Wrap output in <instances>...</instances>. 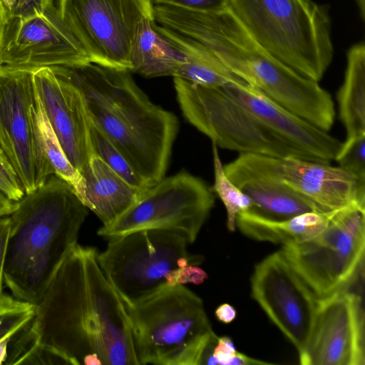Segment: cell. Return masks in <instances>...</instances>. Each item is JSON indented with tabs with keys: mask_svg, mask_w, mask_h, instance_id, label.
<instances>
[{
	"mask_svg": "<svg viewBox=\"0 0 365 365\" xmlns=\"http://www.w3.org/2000/svg\"><path fill=\"white\" fill-rule=\"evenodd\" d=\"M98 256L96 247L71 249L36 304L34 330L70 364L139 365L125 306Z\"/></svg>",
	"mask_w": 365,
	"mask_h": 365,
	"instance_id": "obj_1",
	"label": "cell"
},
{
	"mask_svg": "<svg viewBox=\"0 0 365 365\" xmlns=\"http://www.w3.org/2000/svg\"><path fill=\"white\" fill-rule=\"evenodd\" d=\"M49 68L79 90L90 119L147 186L165 177L178 120L150 101L130 71L91 62Z\"/></svg>",
	"mask_w": 365,
	"mask_h": 365,
	"instance_id": "obj_2",
	"label": "cell"
},
{
	"mask_svg": "<svg viewBox=\"0 0 365 365\" xmlns=\"http://www.w3.org/2000/svg\"><path fill=\"white\" fill-rule=\"evenodd\" d=\"M16 202L9 215L4 282L14 298L36 305L77 244L88 209L56 174Z\"/></svg>",
	"mask_w": 365,
	"mask_h": 365,
	"instance_id": "obj_3",
	"label": "cell"
},
{
	"mask_svg": "<svg viewBox=\"0 0 365 365\" xmlns=\"http://www.w3.org/2000/svg\"><path fill=\"white\" fill-rule=\"evenodd\" d=\"M154 20L205 46L229 70L264 96L307 119L321 107L324 90L275 58L228 8L200 12L154 5Z\"/></svg>",
	"mask_w": 365,
	"mask_h": 365,
	"instance_id": "obj_4",
	"label": "cell"
},
{
	"mask_svg": "<svg viewBox=\"0 0 365 365\" xmlns=\"http://www.w3.org/2000/svg\"><path fill=\"white\" fill-rule=\"evenodd\" d=\"M227 8L275 58L316 81L334 54L329 7L312 0H227Z\"/></svg>",
	"mask_w": 365,
	"mask_h": 365,
	"instance_id": "obj_5",
	"label": "cell"
},
{
	"mask_svg": "<svg viewBox=\"0 0 365 365\" xmlns=\"http://www.w3.org/2000/svg\"><path fill=\"white\" fill-rule=\"evenodd\" d=\"M125 308L139 365L201 364L215 333L202 299L187 287L176 285Z\"/></svg>",
	"mask_w": 365,
	"mask_h": 365,
	"instance_id": "obj_6",
	"label": "cell"
},
{
	"mask_svg": "<svg viewBox=\"0 0 365 365\" xmlns=\"http://www.w3.org/2000/svg\"><path fill=\"white\" fill-rule=\"evenodd\" d=\"M181 233L142 230L109 239L98 253L100 266L125 306L135 305L168 288L185 285L184 273L202 257L191 255Z\"/></svg>",
	"mask_w": 365,
	"mask_h": 365,
	"instance_id": "obj_7",
	"label": "cell"
},
{
	"mask_svg": "<svg viewBox=\"0 0 365 365\" xmlns=\"http://www.w3.org/2000/svg\"><path fill=\"white\" fill-rule=\"evenodd\" d=\"M364 249L365 206L355 202L333 210L315 236L280 251L320 298L347 289L363 264Z\"/></svg>",
	"mask_w": 365,
	"mask_h": 365,
	"instance_id": "obj_8",
	"label": "cell"
},
{
	"mask_svg": "<svg viewBox=\"0 0 365 365\" xmlns=\"http://www.w3.org/2000/svg\"><path fill=\"white\" fill-rule=\"evenodd\" d=\"M187 120L217 147L239 152L307 160L297 149L267 129L222 87H209L174 77Z\"/></svg>",
	"mask_w": 365,
	"mask_h": 365,
	"instance_id": "obj_9",
	"label": "cell"
},
{
	"mask_svg": "<svg viewBox=\"0 0 365 365\" xmlns=\"http://www.w3.org/2000/svg\"><path fill=\"white\" fill-rule=\"evenodd\" d=\"M215 203L200 178L182 171L146 188L124 214L97 232L110 239L142 230L175 231L194 242Z\"/></svg>",
	"mask_w": 365,
	"mask_h": 365,
	"instance_id": "obj_10",
	"label": "cell"
},
{
	"mask_svg": "<svg viewBox=\"0 0 365 365\" xmlns=\"http://www.w3.org/2000/svg\"><path fill=\"white\" fill-rule=\"evenodd\" d=\"M63 24L90 62L130 71L138 24L154 19L149 0H56Z\"/></svg>",
	"mask_w": 365,
	"mask_h": 365,
	"instance_id": "obj_11",
	"label": "cell"
},
{
	"mask_svg": "<svg viewBox=\"0 0 365 365\" xmlns=\"http://www.w3.org/2000/svg\"><path fill=\"white\" fill-rule=\"evenodd\" d=\"M88 62L54 0H25L9 10L0 40V65L35 72L43 67Z\"/></svg>",
	"mask_w": 365,
	"mask_h": 365,
	"instance_id": "obj_12",
	"label": "cell"
},
{
	"mask_svg": "<svg viewBox=\"0 0 365 365\" xmlns=\"http://www.w3.org/2000/svg\"><path fill=\"white\" fill-rule=\"evenodd\" d=\"M33 74L34 71L0 65V147L25 194L54 174L38 125Z\"/></svg>",
	"mask_w": 365,
	"mask_h": 365,
	"instance_id": "obj_13",
	"label": "cell"
},
{
	"mask_svg": "<svg viewBox=\"0 0 365 365\" xmlns=\"http://www.w3.org/2000/svg\"><path fill=\"white\" fill-rule=\"evenodd\" d=\"M251 290L252 297L299 355L309 339L319 297L280 250L257 264Z\"/></svg>",
	"mask_w": 365,
	"mask_h": 365,
	"instance_id": "obj_14",
	"label": "cell"
},
{
	"mask_svg": "<svg viewBox=\"0 0 365 365\" xmlns=\"http://www.w3.org/2000/svg\"><path fill=\"white\" fill-rule=\"evenodd\" d=\"M302 365H364V317L359 295L346 289L318 299Z\"/></svg>",
	"mask_w": 365,
	"mask_h": 365,
	"instance_id": "obj_15",
	"label": "cell"
},
{
	"mask_svg": "<svg viewBox=\"0 0 365 365\" xmlns=\"http://www.w3.org/2000/svg\"><path fill=\"white\" fill-rule=\"evenodd\" d=\"M257 169L282 183L322 212L352 202L365 205L354 178L339 167L295 157H274L242 153Z\"/></svg>",
	"mask_w": 365,
	"mask_h": 365,
	"instance_id": "obj_16",
	"label": "cell"
},
{
	"mask_svg": "<svg viewBox=\"0 0 365 365\" xmlns=\"http://www.w3.org/2000/svg\"><path fill=\"white\" fill-rule=\"evenodd\" d=\"M34 83L46 117L70 163L81 173L93 155L90 118L78 88L49 67L36 70Z\"/></svg>",
	"mask_w": 365,
	"mask_h": 365,
	"instance_id": "obj_17",
	"label": "cell"
},
{
	"mask_svg": "<svg viewBox=\"0 0 365 365\" xmlns=\"http://www.w3.org/2000/svg\"><path fill=\"white\" fill-rule=\"evenodd\" d=\"M258 122L299 150L308 160L329 163L341 142L271 100L245 81L222 87Z\"/></svg>",
	"mask_w": 365,
	"mask_h": 365,
	"instance_id": "obj_18",
	"label": "cell"
},
{
	"mask_svg": "<svg viewBox=\"0 0 365 365\" xmlns=\"http://www.w3.org/2000/svg\"><path fill=\"white\" fill-rule=\"evenodd\" d=\"M224 170L231 181L250 199V212L277 220L307 212H326L257 169L242 153L225 165Z\"/></svg>",
	"mask_w": 365,
	"mask_h": 365,
	"instance_id": "obj_19",
	"label": "cell"
},
{
	"mask_svg": "<svg viewBox=\"0 0 365 365\" xmlns=\"http://www.w3.org/2000/svg\"><path fill=\"white\" fill-rule=\"evenodd\" d=\"M81 174L84 188L80 200L103 226L124 214L145 190L130 184L96 155L90 158Z\"/></svg>",
	"mask_w": 365,
	"mask_h": 365,
	"instance_id": "obj_20",
	"label": "cell"
},
{
	"mask_svg": "<svg viewBox=\"0 0 365 365\" xmlns=\"http://www.w3.org/2000/svg\"><path fill=\"white\" fill-rule=\"evenodd\" d=\"M130 72L145 78L175 77L186 61L185 55L157 28L154 19L138 25L130 49Z\"/></svg>",
	"mask_w": 365,
	"mask_h": 365,
	"instance_id": "obj_21",
	"label": "cell"
},
{
	"mask_svg": "<svg viewBox=\"0 0 365 365\" xmlns=\"http://www.w3.org/2000/svg\"><path fill=\"white\" fill-rule=\"evenodd\" d=\"M332 211L307 212L285 220H271L250 211L240 213L236 226L246 236L282 245L308 240L327 225Z\"/></svg>",
	"mask_w": 365,
	"mask_h": 365,
	"instance_id": "obj_22",
	"label": "cell"
},
{
	"mask_svg": "<svg viewBox=\"0 0 365 365\" xmlns=\"http://www.w3.org/2000/svg\"><path fill=\"white\" fill-rule=\"evenodd\" d=\"M36 305L4 294L0 297V365L20 364L37 344Z\"/></svg>",
	"mask_w": 365,
	"mask_h": 365,
	"instance_id": "obj_23",
	"label": "cell"
},
{
	"mask_svg": "<svg viewBox=\"0 0 365 365\" xmlns=\"http://www.w3.org/2000/svg\"><path fill=\"white\" fill-rule=\"evenodd\" d=\"M157 28L185 56L186 61L175 77L209 87H223L233 82L244 81L200 43L158 23Z\"/></svg>",
	"mask_w": 365,
	"mask_h": 365,
	"instance_id": "obj_24",
	"label": "cell"
},
{
	"mask_svg": "<svg viewBox=\"0 0 365 365\" xmlns=\"http://www.w3.org/2000/svg\"><path fill=\"white\" fill-rule=\"evenodd\" d=\"M339 113L346 137L365 134V45L360 42L347 52L344 78L337 94Z\"/></svg>",
	"mask_w": 365,
	"mask_h": 365,
	"instance_id": "obj_25",
	"label": "cell"
},
{
	"mask_svg": "<svg viewBox=\"0 0 365 365\" xmlns=\"http://www.w3.org/2000/svg\"><path fill=\"white\" fill-rule=\"evenodd\" d=\"M36 117L43 148L46 157L54 170V174L69 183L77 197L81 200L84 188L83 177L66 157L46 117L38 95Z\"/></svg>",
	"mask_w": 365,
	"mask_h": 365,
	"instance_id": "obj_26",
	"label": "cell"
},
{
	"mask_svg": "<svg viewBox=\"0 0 365 365\" xmlns=\"http://www.w3.org/2000/svg\"><path fill=\"white\" fill-rule=\"evenodd\" d=\"M217 146L212 143L214 165V191L224 204L227 211V227L231 232L236 228L237 216L252 208L250 199L237 187L227 177L217 150Z\"/></svg>",
	"mask_w": 365,
	"mask_h": 365,
	"instance_id": "obj_27",
	"label": "cell"
},
{
	"mask_svg": "<svg viewBox=\"0 0 365 365\" xmlns=\"http://www.w3.org/2000/svg\"><path fill=\"white\" fill-rule=\"evenodd\" d=\"M90 138L93 155L99 157L109 167L130 184L141 190L148 187L136 175L123 155L90 119Z\"/></svg>",
	"mask_w": 365,
	"mask_h": 365,
	"instance_id": "obj_28",
	"label": "cell"
},
{
	"mask_svg": "<svg viewBox=\"0 0 365 365\" xmlns=\"http://www.w3.org/2000/svg\"><path fill=\"white\" fill-rule=\"evenodd\" d=\"M334 160L354 178L359 192L365 195V134L346 137Z\"/></svg>",
	"mask_w": 365,
	"mask_h": 365,
	"instance_id": "obj_29",
	"label": "cell"
},
{
	"mask_svg": "<svg viewBox=\"0 0 365 365\" xmlns=\"http://www.w3.org/2000/svg\"><path fill=\"white\" fill-rule=\"evenodd\" d=\"M0 192L13 202H18L25 195L18 175L1 147Z\"/></svg>",
	"mask_w": 365,
	"mask_h": 365,
	"instance_id": "obj_30",
	"label": "cell"
},
{
	"mask_svg": "<svg viewBox=\"0 0 365 365\" xmlns=\"http://www.w3.org/2000/svg\"><path fill=\"white\" fill-rule=\"evenodd\" d=\"M153 5L173 6L200 12H216L227 8V0H149Z\"/></svg>",
	"mask_w": 365,
	"mask_h": 365,
	"instance_id": "obj_31",
	"label": "cell"
},
{
	"mask_svg": "<svg viewBox=\"0 0 365 365\" xmlns=\"http://www.w3.org/2000/svg\"><path fill=\"white\" fill-rule=\"evenodd\" d=\"M21 364H70L58 351L38 343L21 362Z\"/></svg>",
	"mask_w": 365,
	"mask_h": 365,
	"instance_id": "obj_32",
	"label": "cell"
},
{
	"mask_svg": "<svg viewBox=\"0 0 365 365\" xmlns=\"http://www.w3.org/2000/svg\"><path fill=\"white\" fill-rule=\"evenodd\" d=\"M237 351L229 336H217L212 348L208 364L230 365Z\"/></svg>",
	"mask_w": 365,
	"mask_h": 365,
	"instance_id": "obj_33",
	"label": "cell"
},
{
	"mask_svg": "<svg viewBox=\"0 0 365 365\" xmlns=\"http://www.w3.org/2000/svg\"><path fill=\"white\" fill-rule=\"evenodd\" d=\"M10 230L9 215L0 217V297L3 294L4 266L7 240Z\"/></svg>",
	"mask_w": 365,
	"mask_h": 365,
	"instance_id": "obj_34",
	"label": "cell"
},
{
	"mask_svg": "<svg viewBox=\"0 0 365 365\" xmlns=\"http://www.w3.org/2000/svg\"><path fill=\"white\" fill-rule=\"evenodd\" d=\"M215 314L220 322L229 324L236 318L237 311L231 304L223 303L217 307Z\"/></svg>",
	"mask_w": 365,
	"mask_h": 365,
	"instance_id": "obj_35",
	"label": "cell"
},
{
	"mask_svg": "<svg viewBox=\"0 0 365 365\" xmlns=\"http://www.w3.org/2000/svg\"><path fill=\"white\" fill-rule=\"evenodd\" d=\"M16 202L9 200L0 192V217L9 215L15 209Z\"/></svg>",
	"mask_w": 365,
	"mask_h": 365,
	"instance_id": "obj_36",
	"label": "cell"
},
{
	"mask_svg": "<svg viewBox=\"0 0 365 365\" xmlns=\"http://www.w3.org/2000/svg\"><path fill=\"white\" fill-rule=\"evenodd\" d=\"M9 14V9L2 0H0V40L4 29L6 19Z\"/></svg>",
	"mask_w": 365,
	"mask_h": 365,
	"instance_id": "obj_37",
	"label": "cell"
},
{
	"mask_svg": "<svg viewBox=\"0 0 365 365\" xmlns=\"http://www.w3.org/2000/svg\"><path fill=\"white\" fill-rule=\"evenodd\" d=\"M6 8L11 10L17 3L22 2L25 0H2Z\"/></svg>",
	"mask_w": 365,
	"mask_h": 365,
	"instance_id": "obj_38",
	"label": "cell"
},
{
	"mask_svg": "<svg viewBox=\"0 0 365 365\" xmlns=\"http://www.w3.org/2000/svg\"><path fill=\"white\" fill-rule=\"evenodd\" d=\"M357 5L359 8L361 17L364 19V0H356Z\"/></svg>",
	"mask_w": 365,
	"mask_h": 365,
	"instance_id": "obj_39",
	"label": "cell"
}]
</instances>
